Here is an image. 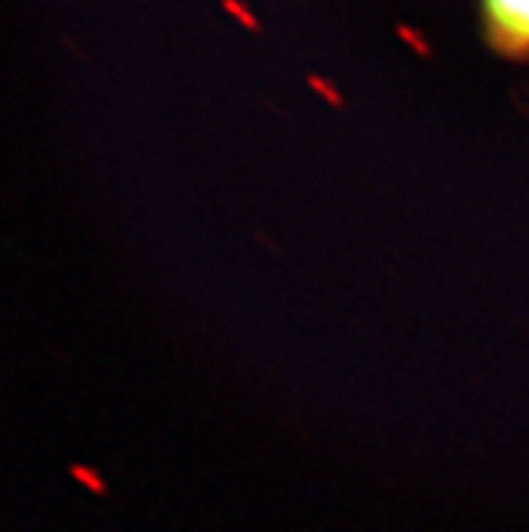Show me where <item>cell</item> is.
<instances>
[{"instance_id": "cell-1", "label": "cell", "mask_w": 529, "mask_h": 532, "mask_svg": "<svg viewBox=\"0 0 529 532\" xmlns=\"http://www.w3.org/2000/svg\"><path fill=\"white\" fill-rule=\"evenodd\" d=\"M489 33L502 52H529V0H484Z\"/></svg>"}]
</instances>
